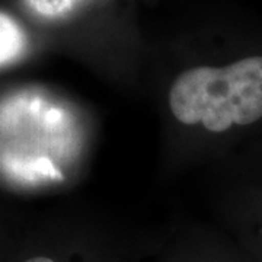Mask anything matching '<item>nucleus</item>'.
<instances>
[{
  "instance_id": "7ed1b4c3",
  "label": "nucleus",
  "mask_w": 262,
  "mask_h": 262,
  "mask_svg": "<svg viewBox=\"0 0 262 262\" xmlns=\"http://www.w3.org/2000/svg\"><path fill=\"white\" fill-rule=\"evenodd\" d=\"M24 2L38 16L57 19L69 15L82 0H24Z\"/></svg>"
},
{
  "instance_id": "f03ea898",
  "label": "nucleus",
  "mask_w": 262,
  "mask_h": 262,
  "mask_svg": "<svg viewBox=\"0 0 262 262\" xmlns=\"http://www.w3.org/2000/svg\"><path fill=\"white\" fill-rule=\"evenodd\" d=\"M27 47V35L15 19L0 12V66L13 61Z\"/></svg>"
},
{
  "instance_id": "20e7f679",
  "label": "nucleus",
  "mask_w": 262,
  "mask_h": 262,
  "mask_svg": "<svg viewBox=\"0 0 262 262\" xmlns=\"http://www.w3.org/2000/svg\"><path fill=\"white\" fill-rule=\"evenodd\" d=\"M24 262H54L51 258H47V256H34V258H29L27 261Z\"/></svg>"
},
{
  "instance_id": "f257e3e1",
  "label": "nucleus",
  "mask_w": 262,
  "mask_h": 262,
  "mask_svg": "<svg viewBox=\"0 0 262 262\" xmlns=\"http://www.w3.org/2000/svg\"><path fill=\"white\" fill-rule=\"evenodd\" d=\"M169 106L179 122L211 133L262 121V54L188 69L172 84Z\"/></svg>"
}]
</instances>
